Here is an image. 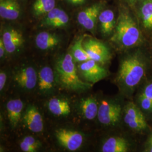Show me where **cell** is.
Here are the masks:
<instances>
[{
	"label": "cell",
	"mask_w": 152,
	"mask_h": 152,
	"mask_svg": "<svg viewBox=\"0 0 152 152\" xmlns=\"http://www.w3.org/2000/svg\"><path fill=\"white\" fill-rule=\"evenodd\" d=\"M101 7H102L101 4H95L80 11L77 15V20L79 24L82 26L87 19L92 15V13Z\"/></svg>",
	"instance_id": "23"
},
{
	"label": "cell",
	"mask_w": 152,
	"mask_h": 152,
	"mask_svg": "<svg viewBox=\"0 0 152 152\" xmlns=\"http://www.w3.org/2000/svg\"><path fill=\"white\" fill-rule=\"evenodd\" d=\"M99 107L96 100L92 97L83 99L80 103L82 114L88 120H93L98 115Z\"/></svg>",
	"instance_id": "19"
},
{
	"label": "cell",
	"mask_w": 152,
	"mask_h": 152,
	"mask_svg": "<svg viewBox=\"0 0 152 152\" xmlns=\"http://www.w3.org/2000/svg\"><path fill=\"white\" fill-rule=\"evenodd\" d=\"M139 102L141 108L145 110L152 111V101L142 93L139 96Z\"/></svg>",
	"instance_id": "26"
},
{
	"label": "cell",
	"mask_w": 152,
	"mask_h": 152,
	"mask_svg": "<svg viewBox=\"0 0 152 152\" xmlns=\"http://www.w3.org/2000/svg\"><path fill=\"white\" fill-rule=\"evenodd\" d=\"M83 37L78 38L72 49V53L73 59L78 62H83L89 60L90 58L83 47Z\"/></svg>",
	"instance_id": "22"
},
{
	"label": "cell",
	"mask_w": 152,
	"mask_h": 152,
	"mask_svg": "<svg viewBox=\"0 0 152 152\" xmlns=\"http://www.w3.org/2000/svg\"><path fill=\"white\" fill-rule=\"evenodd\" d=\"M145 66L138 56H131L123 60L120 66L118 80L129 88L135 87L145 74Z\"/></svg>",
	"instance_id": "3"
},
{
	"label": "cell",
	"mask_w": 152,
	"mask_h": 152,
	"mask_svg": "<svg viewBox=\"0 0 152 152\" xmlns=\"http://www.w3.org/2000/svg\"><path fill=\"white\" fill-rule=\"evenodd\" d=\"M90 59L98 63H105L110 58V53L107 46L103 42L90 38L83 43Z\"/></svg>",
	"instance_id": "6"
},
{
	"label": "cell",
	"mask_w": 152,
	"mask_h": 152,
	"mask_svg": "<svg viewBox=\"0 0 152 152\" xmlns=\"http://www.w3.org/2000/svg\"><path fill=\"white\" fill-rule=\"evenodd\" d=\"M121 110L118 104L103 101L99 107L98 120L104 125H115L120 120Z\"/></svg>",
	"instance_id": "5"
},
{
	"label": "cell",
	"mask_w": 152,
	"mask_h": 152,
	"mask_svg": "<svg viewBox=\"0 0 152 152\" xmlns=\"http://www.w3.org/2000/svg\"><path fill=\"white\" fill-rule=\"evenodd\" d=\"M23 103L19 99H11L6 104L7 116L11 126L16 127L20 119Z\"/></svg>",
	"instance_id": "14"
},
{
	"label": "cell",
	"mask_w": 152,
	"mask_h": 152,
	"mask_svg": "<svg viewBox=\"0 0 152 152\" xmlns=\"http://www.w3.org/2000/svg\"><path fill=\"white\" fill-rule=\"evenodd\" d=\"M16 83L24 89L30 90L36 87L38 77L35 69L32 66H26L16 72L14 76Z\"/></svg>",
	"instance_id": "9"
},
{
	"label": "cell",
	"mask_w": 152,
	"mask_h": 152,
	"mask_svg": "<svg viewBox=\"0 0 152 152\" xmlns=\"http://www.w3.org/2000/svg\"><path fill=\"white\" fill-rule=\"evenodd\" d=\"M62 11V10L59 8L55 7L54 9H53L51 11H50L46 14V17L42 22L43 24L51 27L52 24L55 22L59 17Z\"/></svg>",
	"instance_id": "24"
},
{
	"label": "cell",
	"mask_w": 152,
	"mask_h": 152,
	"mask_svg": "<svg viewBox=\"0 0 152 152\" xmlns=\"http://www.w3.org/2000/svg\"><path fill=\"white\" fill-rule=\"evenodd\" d=\"M6 78H7V76L6 75L5 72L1 71L0 73V91H2L5 87Z\"/></svg>",
	"instance_id": "29"
},
{
	"label": "cell",
	"mask_w": 152,
	"mask_h": 152,
	"mask_svg": "<svg viewBox=\"0 0 152 152\" xmlns=\"http://www.w3.org/2000/svg\"><path fill=\"white\" fill-rule=\"evenodd\" d=\"M55 0H36L33 5V12L36 16L46 15L54 9Z\"/></svg>",
	"instance_id": "20"
},
{
	"label": "cell",
	"mask_w": 152,
	"mask_h": 152,
	"mask_svg": "<svg viewBox=\"0 0 152 152\" xmlns=\"http://www.w3.org/2000/svg\"><path fill=\"white\" fill-rule=\"evenodd\" d=\"M142 94L152 101V83L147 85Z\"/></svg>",
	"instance_id": "30"
},
{
	"label": "cell",
	"mask_w": 152,
	"mask_h": 152,
	"mask_svg": "<svg viewBox=\"0 0 152 152\" xmlns=\"http://www.w3.org/2000/svg\"><path fill=\"white\" fill-rule=\"evenodd\" d=\"M67 1L73 5H80L84 4L86 0H67Z\"/></svg>",
	"instance_id": "32"
},
{
	"label": "cell",
	"mask_w": 152,
	"mask_h": 152,
	"mask_svg": "<svg viewBox=\"0 0 152 152\" xmlns=\"http://www.w3.org/2000/svg\"><path fill=\"white\" fill-rule=\"evenodd\" d=\"M59 38L57 36L48 32L38 33L35 39L37 47L41 50L53 49L59 44Z\"/></svg>",
	"instance_id": "15"
},
{
	"label": "cell",
	"mask_w": 152,
	"mask_h": 152,
	"mask_svg": "<svg viewBox=\"0 0 152 152\" xmlns=\"http://www.w3.org/2000/svg\"><path fill=\"white\" fill-rule=\"evenodd\" d=\"M72 55L67 54L60 58L55 65L56 76L60 85L65 89L80 91L92 87L90 83L83 81L77 74Z\"/></svg>",
	"instance_id": "1"
},
{
	"label": "cell",
	"mask_w": 152,
	"mask_h": 152,
	"mask_svg": "<svg viewBox=\"0 0 152 152\" xmlns=\"http://www.w3.org/2000/svg\"><path fill=\"white\" fill-rule=\"evenodd\" d=\"M78 70L86 81L95 83L101 81L108 75L107 70L92 59L82 62L78 66Z\"/></svg>",
	"instance_id": "4"
},
{
	"label": "cell",
	"mask_w": 152,
	"mask_h": 152,
	"mask_svg": "<svg viewBox=\"0 0 152 152\" xmlns=\"http://www.w3.org/2000/svg\"><path fill=\"white\" fill-rule=\"evenodd\" d=\"M23 120L28 129L35 133L41 132L44 129V122L41 115L35 106L28 107Z\"/></svg>",
	"instance_id": "11"
},
{
	"label": "cell",
	"mask_w": 152,
	"mask_h": 152,
	"mask_svg": "<svg viewBox=\"0 0 152 152\" xmlns=\"http://www.w3.org/2000/svg\"><path fill=\"white\" fill-rule=\"evenodd\" d=\"M110 40L124 48L134 47L141 39L140 31L130 15L126 12L120 13Z\"/></svg>",
	"instance_id": "2"
},
{
	"label": "cell",
	"mask_w": 152,
	"mask_h": 152,
	"mask_svg": "<svg viewBox=\"0 0 152 152\" xmlns=\"http://www.w3.org/2000/svg\"><path fill=\"white\" fill-rule=\"evenodd\" d=\"M23 141H24L25 142H26L28 144H29V145L34 147V148H36V149L39 147L40 144L39 142V141L37 140H36L35 138H34L33 137L31 136H28L25 137Z\"/></svg>",
	"instance_id": "27"
},
{
	"label": "cell",
	"mask_w": 152,
	"mask_h": 152,
	"mask_svg": "<svg viewBox=\"0 0 152 152\" xmlns=\"http://www.w3.org/2000/svg\"><path fill=\"white\" fill-rule=\"evenodd\" d=\"M140 15L145 28L152 29V0H145L140 7Z\"/></svg>",
	"instance_id": "21"
},
{
	"label": "cell",
	"mask_w": 152,
	"mask_h": 152,
	"mask_svg": "<svg viewBox=\"0 0 152 152\" xmlns=\"http://www.w3.org/2000/svg\"><path fill=\"white\" fill-rule=\"evenodd\" d=\"M56 137L62 147L71 151H75L81 147L83 138L76 131L60 129L56 131Z\"/></svg>",
	"instance_id": "8"
},
{
	"label": "cell",
	"mask_w": 152,
	"mask_h": 152,
	"mask_svg": "<svg viewBox=\"0 0 152 152\" xmlns=\"http://www.w3.org/2000/svg\"><path fill=\"white\" fill-rule=\"evenodd\" d=\"M148 145H149V152H152V134L149 137V139L148 140Z\"/></svg>",
	"instance_id": "33"
},
{
	"label": "cell",
	"mask_w": 152,
	"mask_h": 152,
	"mask_svg": "<svg viewBox=\"0 0 152 152\" xmlns=\"http://www.w3.org/2000/svg\"><path fill=\"white\" fill-rule=\"evenodd\" d=\"M124 121L130 128L134 130H144L148 126L144 114L135 104L131 102L125 107Z\"/></svg>",
	"instance_id": "7"
},
{
	"label": "cell",
	"mask_w": 152,
	"mask_h": 152,
	"mask_svg": "<svg viewBox=\"0 0 152 152\" xmlns=\"http://www.w3.org/2000/svg\"><path fill=\"white\" fill-rule=\"evenodd\" d=\"M20 147L23 152H36V148L29 145V144H28L23 140L20 143Z\"/></svg>",
	"instance_id": "28"
},
{
	"label": "cell",
	"mask_w": 152,
	"mask_h": 152,
	"mask_svg": "<svg viewBox=\"0 0 152 152\" xmlns=\"http://www.w3.org/2000/svg\"><path fill=\"white\" fill-rule=\"evenodd\" d=\"M102 149L103 152H126L128 150V143L123 137H112L105 141Z\"/></svg>",
	"instance_id": "18"
},
{
	"label": "cell",
	"mask_w": 152,
	"mask_h": 152,
	"mask_svg": "<svg viewBox=\"0 0 152 152\" xmlns=\"http://www.w3.org/2000/svg\"><path fill=\"white\" fill-rule=\"evenodd\" d=\"M5 51H6L5 45H4V42L2 41V38H1L0 39V57H1V58L4 57Z\"/></svg>",
	"instance_id": "31"
},
{
	"label": "cell",
	"mask_w": 152,
	"mask_h": 152,
	"mask_svg": "<svg viewBox=\"0 0 152 152\" xmlns=\"http://www.w3.org/2000/svg\"><path fill=\"white\" fill-rule=\"evenodd\" d=\"M48 108L50 112L56 116H65L71 112L69 103L65 100L59 98H52L49 100Z\"/></svg>",
	"instance_id": "17"
},
{
	"label": "cell",
	"mask_w": 152,
	"mask_h": 152,
	"mask_svg": "<svg viewBox=\"0 0 152 152\" xmlns=\"http://www.w3.org/2000/svg\"><path fill=\"white\" fill-rule=\"evenodd\" d=\"M2 41L9 54L15 53L22 46L24 38L22 33L14 28L7 29L3 33Z\"/></svg>",
	"instance_id": "10"
},
{
	"label": "cell",
	"mask_w": 152,
	"mask_h": 152,
	"mask_svg": "<svg viewBox=\"0 0 152 152\" xmlns=\"http://www.w3.org/2000/svg\"><path fill=\"white\" fill-rule=\"evenodd\" d=\"M127 2H128L129 3H130V4H135L137 1H140V0H127Z\"/></svg>",
	"instance_id": "34"
},
{
	"label": "cell",
	"mask_w": 152,
	"mask_h": 152,
	"mask_svg": "<svg viewBox=\"0 0 152 152\" xmlns=\"http://www.w3.org/2000/svg\"><path fill=\"white\" fill-rule=\"evenodd\" d=\"M20 14L19 4L15 0L0 1V16L6 20H14Z\"/></svg>",
	"instance_id": "13"
},
{
	"label": "cell",
	"mask_w": 152,
	"mask_h": 152,
	"mask_svg": "<svg viewBox=\"0 0 152 152\" xmlns=\"http://www.w3.org/2000/svg\"><path fill=\"white\" fill-rule=\"evenodd\" d=\"M69 22V16L65 11H62L60 14V16L57 19V20L54 22L51 26L52 27L58 28L64 27L66 26Z\"/></svg>",
	"instance_id": "25"
},
{
	"label": "cell",
	"mask_w": 152,
	"mask_h": 152,
	"mask_svg": "<svg viewBox=\"0 0 152 152\" xmlns=\"http://www.w3.org/2000/svg\"><path fill=\"white\" fill-rule=\"evenodd\" d=\"M55 84L54 72L48 66L41 69L38 73V88L42 93H48L53 90Z\"/></svg>",
	"instance_id": "12"
},
{
	"label": "cell",
	"mask_w": 152,
	"mask_h": 152,
	"mask_svg": "<svg viewBox=\"0 0 152 152\" xmlns=\"http://www.w3.org/2000/svg\"><path fill=\"white\" fill-rule=\"evenodd\" d=\"M114 19V12L111 10L107 9L100 12L98 19L101 31L104 35L110 34L114 30L115 26Z\"/></svg>",
	"instance_id": "16"
}]
</instances>
